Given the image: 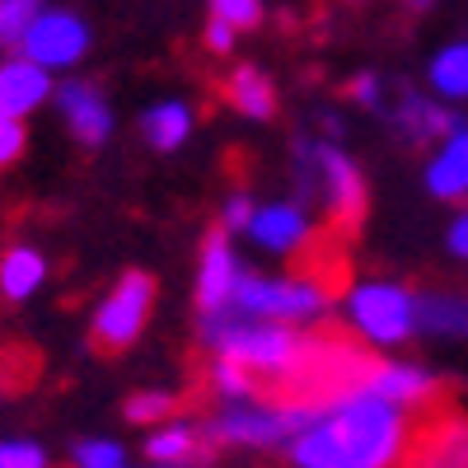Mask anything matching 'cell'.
<instances>
[{
    "mask_svg": "<svg viewBox=\"0 0 468 468\" xmlns=\"http://www.w3.org/2000/svg\"><path fill=\"white\" fill-rule=\"evenodd\" d=\"M412 417L403 403L356 388L304 426L291 445L300 468H394L408 450Z\"/></svg>",
    "mask_w": 468,
    "mask_h": 468,
    "instance_id": "6da1fadb",
    "label": "cell"
},
{
    "mask_svg": "<svg viewBox=\"0 0 468 468\" xmlns=\"http://www.w3.org/2000/svg\"><path fill=\"white\" fill-rule=\"evenodd\" d=\"M150 309H154V277L150 271H122L117 286L108 291V300L94 309V324H90L94 351H103V356H122V351L141 337Z\"/></svg>",
    "mask_w": 468,
    "mask_h": 468,
    "instance_id": "7a4b0ae2",
    "label": "cell"
},
{
    "mask_svg": "<svg viewBox=\"0 0 468 468\" xmlns=\"http://www.w3.org/2000/svg\"><path fill=\"white\" fill-rule=\"evenodd\" d=\"M394 468H468V417L445 399L412 412V436Z\"/></svg>",
    "mask_w": 468,
    "mask_h": 468,
    "instance_id": "3957f363",
    "label": "cell"
},
{
    "mask_svg": "<svg viewBox=\"0 0 468 468\" xmlns=\"http://www.w3.org/2000/svg\"><path fill=\"white\" fill-rule=\"evenodd\" d=\"M328 304V291L309 277H286V282H267V277H239L234 286V309H244L253 319H277V324H304Z\"/></svg>",
    "mask_w": 468,
    "mask_h": 468,
    "instance_id": "277c9868",
    "label": "cell"
},
{
    "mask_svg": "<svg viewBox=\"0 0 468 468\" xmlns=\"http://www.w3.org/2000/svg\"><path fill=\"white\" fill-rule=\"evenodd\" d=\"M351 319L370 342H403L417 328V300L403 286L370 282L351 291Z\"/></svg>",
    "mask_w": 468,
    "mask_h": 468,
    "instance_id": "5b68a950",
    "label": "cell"
},
{
    "mask_svg": "<svg viewBox=\"0 0 468 468\" xmlns=\"http://www.w3.org/2000/svg\"><path fill=\"white\" fill-rule=\"evenodd\" d=\"M90 48V28L80 15H70V10H37V19L28 24V33L19 37V52L33 57L37 66H48V70H66L85 57Z\"/></svg>",
    "mask_w": 468,
    "mask_h": 468,
    "instance_id": "8992f818",
    "label": "cell"
},
{
    "mask_svg": "<svg viewBox=\"0 0 468 468\" xmlns=\"http://www.w3.org/2000/svg\"><path fill=\"white\" fill-rule=\"evenodd\" d=\"M319 165H324V187H328V229L351 239L366 220V183L361 169L346 160L342 150L319 145Z\"/></svg>",
    "mask_w": 468,
    "mask_h": 468,
    "instance_id": "52a82bcc",
    "label": "cell"
},
{
    "mask_svg": "<svg viewBox=\"0 0 468 468\" xmlns=\"http://www.w3.org/2000/svg\"><path fill=\"white\" fill-rule=\"evenodd\" d=\"M57 108H61L70 136L80 141V145L94 150V145L108 141V132H112V112H108V103H103V94H99L94 85H85V80H66V85L57 90Z\"/></svg>",
    "mask_w": 468,
    "mask_h": 468,
    "instance_id": "ba28073f",
    "label": "cell"
},
{
    "mask_svg": "<svg viewBox=\"0 0 468 468\" xmlns=\"http://www.w3.org/2000/svg\"><path fill=\"white\" fill-rule=\"evenodd\" d=\"M52 99V75L48 66H37L33 57H5L0 61V112L28 117L33 108H43Z\"/></svg>",
    "mask_w": 468,
    "mask_h": 468,
    "instance_id": "9c48e42d",
    "label": "cell"
},
{
    "mask_svg": "<svg viewBox=\"0 0 468 468\" xmlns=\"http://www.w3.org/2000/svg\"><path fill=\"white\" fill-rule=\"evenodd\" d=\"M234 286H239V267H234V253L225 244V229H211L207 244H202V271H197V304H202V314L234 304Z\"/></svg>",
    "mask_w": 468,
    "mask_h": 468,
    "instance_id": "30bf717a",
    "label": "cell"
},
{
    "mask_svg": "<svg viewBox=\"0 0 468 468\" xmlns=\"http://www.w3.org/2000/svg\"><path fill=\"white\" fill-rule=\"evenodd\" d=\"M370 388H375V394H384V399H394V403H403V408H431V403L450 399V384L431 379V375L417 370V366H379L375 379H370Z\"/></svg>",
    "mask_w": 468,
    "mask_h": 468,
    "instance_id": "8fae6325",
    "label": "cell"
},
{
    "mask_svg": "<svg viewBox=\"0 0 468 468\" xmlns=\"http://www.w3.org/2000/svg\"><path fill=\"white\" fill-rule=\"evenodd\" d=\"M426 187L436 192L441 202H463L468 197V127H454L445 150L426 169Z\"/></svg>",
    "mask_w": 468,
    "mask_h": 468,
    "instance_id": "7c38bea8",
    "label": "cell"
},
{
    "mask_svg": "<svg viewBox=\"0 0 468 468\" xmlns=\"http://www.w3.org/2000/svg\"><path fill=\"white\" fill-rule=\"evenodd\" d=\"M48 282V258L28 249V244H15L0 253V295L24 304L28 295H37V286Z\"/></svg>",
    "mask_w": 468,
    "mask_h": 468,
    "instance_id": "4fadbf2b",
    "label": "cell"
},
{
    "mask_svg": "<svg viewBox=\"0 0 468 468\" xmlns=\"http://www.w3.org/2000/svg\"><path fill=\"white\" fill-rule=\"evenodd\" d=\"M249 234H253L262 249H271V253H295V249L309 239V220H304L295 207H262V211L253 216Z\"/></svg>",
    "mask_w": 468,
    "mask_h": 468,
    "instance_id": "5bb4252c",
    "label": "cell"
},
{
    "mask_svg": "<svg viewBox=\"0 0 468 468\" xmlns=\"http://www.w3.org/2000/svg\"><path fill=\"white\" fill-rule=\"evenodd\" d=\"M145 454H150V463H169V468H183V463H197V459H207L211 454V445H207V436L197 431V426H183V421H174V426H160L150 441H145Z\"/></svg>",
    "mask_w": 468,
    "mask_h": 468,
    "instance_id": "9a60e30c",
    "label": "cell"
},
{
    "mask_svg": "<svg viewBox=\"0 0 468 468\" xmlns=\"http://www.w3.org/2000/svg\"><path fill=\"white\" fill-rule=\"evenodd\" d=\"M225 99L239 108V112H249V117H271L277 112V90H271V80L262 70H253V66H239L225 80Z\"/></svg>",
    "mask_w": 468,
    "mask_h": 468,
    "instance_id": "2e32d148",
    "label": "cell"
},
{
    "mask_svg": "<svg viewBox=\"0 0 468 468\" xmlns=\"http://www.w3.org/2000/svg\"><path fill=\"white\" fill-rule=\"evenodd\" d=\"M141 132H145V141L154 145V150H178L183 141H187V132H192V112H187V103H154V108H145V117H141Z\"/></svg>",
    "mask_w": 468,
    "mask_h": 468,
    "instance_id": "e0dca14e",
    "label": "cell"
},
{
    "mask_svg": "<svg viewBox=\"0 0 468 468\" xmlns=\"http://www.w3.org/2000/svg\"><path fill=\"white\" fill-rule=\"evenodd\" d=\"M417 324L431 333H468V295H421Z\"/></svg>",
    "mask_w": 468,
    "mask_h": 468,
    "instance_id": "ac0fdd59",
    "label": "cell"
},
{
    "mask_svg": "<svg viewBox=\"0 0 468 468\" xmlns=\"http://www.w3.org/2000/svg\"><path fill=\"white\" fill-rule=\"evenodd\" d=\"M399 127L412 136V141H426V136H436V132H454L459 122L450 112L431 108L426 99H417L412 90H403V108H399Z\"/></svg>",
    "mask_w": 468,
    "mask_h": 468,
    "instance_id": "d6986e66",
    "label": "cell"
},
{
    "mask_svg": "<svg viewBox=\"0 0 468 468\" xmlns=\"http://www.w3.org/2000/svg\"><path fill=\"white\" fill-rule=\"evenodd\" d=\"M431 85L450 99H468V43H450L431 61Z\"/></svg>",
    "mask_w": 468,
    "mask_h": 468,
    "instance_id": "ffe728a7",
    "label": "cell"
},
{
    "mask_svg": "<svg viewBox=\"0 0 468 468\" xmlns=\"http://www.w3.org/2000/svg\"><path fill=\"white\" fill-rule=\"evenodd\" d=\"M211 384L220 388L225 399H258V375L244 361H234V356H220L211 366Z\"/></svg>",
    "mask_w": 468,
    "mask_h": 468,
    "instance_id": "44dd1931",
    "label": "cell"
},
{
    "mask_svg": "<svg viewBox=\"0 0 468 468\" xmlns=\"http://www.w3.org/2000/svg\"><path fill=\"white\" fill-rule=\"evenodd\" d=\"M37 10H43V0H0V48H19Z\"/></svg>",
    "mask_w": 468,
    "mask_h": 468,
    "instance_id": "7402d4cb",
    "label": "cell"
},
{
    "mask_svg": "<svg viewBox=\"0 0 468 468\" xmlns=\"http://www.w3.org/2000/svg\"><path fill=\"white\" fill-rule=\"evenodd\" d=\"M75 468H127V450L117 441H80L75 445Z\"/></svg>",
    "mask_w": 468,
    "mask_h": 468,
    "instance_id": "603a6c76",
    "label": "cell"
},
{
    "mask_svg": "<svg viewBox=\"0 0 468 468\" xmlns=\"http://www.w3.org/2000/svg\"><path fill=\"white\" fill-rule=\"evenodd\" d=\"M211 15L234 28H258L262 24V0H211Z\"/></svg>",
    "mask_w": 468,
    "mask_h": 468,
    "instance_id": "cb8c5ba5",
    "label": "cell"
},
{
    "mask_svg": "<svg viewBox=\"0 0 468 468\" xmlns=\"http://www.w3.org/2000/svg\"><path fill=\"white\" fill-rule=\"evenodd\" d=\"M28 145V132H24V117H10L0 112V169H10Z\"/></svg>",
    "mask_w": 468,
    "mask_h": 468,
    "instance_id": "d4e9b609",
    "label": "cell"
},
{
    "mask_svg": "<svg viewBox=\"0 0 468 468\" xmlns=\"http://www.w3.org/2000/svg\"><path fill=\"white\" fill-rule=\"evenodd\" d=\"M0 468H48V450L33 441H0Z\"/></svg>",
    "mask_w": 468,
    "mask_h": 468,
    "instance_id": "484cf974",
    "label": "cell"
},
{
    "mask_svg": "<svg viewBox=\"0 0 468 468\" xmlns=\"http://www.w3.org/2000/svg\"><path fill=\"white\" fill-rule=\"evenodd\" d=\"M174 408H178L174 394H136L127 403V417L132 421H160V417H174Z\"/></svg>",
    "mask_w": 468,
    "mask_h": 468,
    "instance_id": "4316f807",
    "label": "cell"
},
{
    "mask_svg": "<svg viewBox=\"0 0 468 468\" xmlns=\"http://www.w3.org/2000/svg\"><path fill=\"white\" fill-rule=\"evenodd\" d=\"M253 216H258V211H253L249 197H229V202H225V229H249Z\"/></svg>",
    "mask_w": 468,
    "mask_h": 468,
    "instance_id": "83f0119b",
    "label": "cell"
},
{
    "mask_svg": "<svg viewBox=\"0 0 468 468\" xmlns=\"http://www.w3.org/2000/svg\"><path fill=\"white\" fill-rule=\"evenodd\" d=\"M346 94H351V99H361L366 108H379V80H375V75H361V80H351Z\"/></svg>",
    "mask_w": 468,
    "mask_h": 468,
    "instance_id": "f1b7e54d",
    "label": "cell"
},
{
    "mask_svg": "<svg viewBox=\"0 0 468 468\" xmlns=\"http://www.w3.org/2000/svg\"><path fill=\"white\" fill-rule=\"evenodd\" d=\"M229 43H234V24L211 19V28H207V48H211V52H229Z\"/></svg>",
    "mask_w": 468,
    "mask_h": 468,
    "instance_id": "f546056e",
    "label": "cell"
},
{
    "mask_svg": "<svg viewBox=\"0 0 468 468\" xmlns=\"http://www.w3.org/2000/svg\"><path fill=\"white\" fill-rule=\"evenodd\" d=\"M450 249L459 253V258H468V207L459 211V220L450 225Z\"/></svg>",
    "mask_w": 468,
    "mask_h": 468,
    "instance_id": "4dcf8cb0",
    "label": "cell"
},
{
    "mask_svg": "<svg viewBox=\"0 0 468 468\" xmlns=\"http://www.w3.org/2000/svg\"><path fill=\"white\" fill-rule=\"evenodd\" d=\"M426 5H431V0H408V10H412V15H421Z\"/></svg>",
    "mask_w": 468,
    "mask_h": 468,
    "instance_id": "1f68e13d",
    "label": "cell"
}]
</instances>
